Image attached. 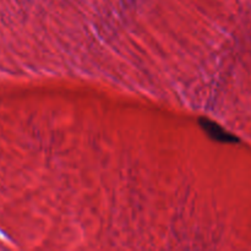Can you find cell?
I'll list each match as a JSON object with an SVG mask.
<instances>
[{"mask_svg": "<svg viewBox=\"0 0 251 251\" xmlns=\"http://www.w3.org/2000/svg\"><path fill=\"white\" fill-rule=\"evenodd\" d=\"M201 127L207 132V135L211 137V139L216 140V141H220V142L237 141V139H235L232 134L226 131L221 125L216 124V123L211 122V120H207V119L201 120Z\"/></svg>", "mask_w": 251, "mask_h": 251, "instance_id": "6da1fadb", "label": "cell"}]
</instances>
